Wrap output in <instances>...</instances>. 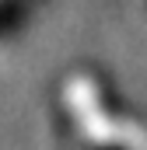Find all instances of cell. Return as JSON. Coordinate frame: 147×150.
Masks as SVG:
<instances>
[{
    "label": "cell",
    "mask_w": 147,
    "mask_h": 150,
    "mask_svg": "<svg viewBox=\"0 0 147 150\" xmlns=\"http://www.w3.org/2000/svg\"><path fill=\"white\" fill-rule=\"evenodd\" d=\"M21 14H25V4H21V0H4V4H0V35H7V32L21 21Z\"/></svg>",
    "instance_id": "obj_1"
},
{
    "label": "cell",
    "mask_w": 147,
    "mask_h": 150,
    "mask_svg": "<svg viewBox=\"0 0 147 150\" xmlns=\"http://www.w3.org/2000/svg\"><path fill=\"white\" fill-rule=\"evenodd\" d=\"M88 150H130V147H123V143H116V140H102V143H91Z\"/></svg>",
    "instance_id": "obj_2"
}]
</instances>
